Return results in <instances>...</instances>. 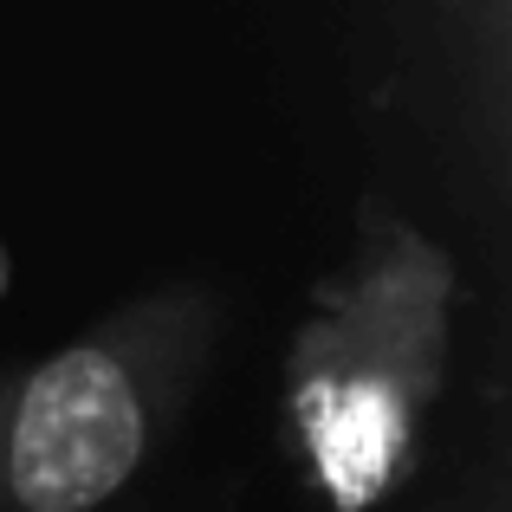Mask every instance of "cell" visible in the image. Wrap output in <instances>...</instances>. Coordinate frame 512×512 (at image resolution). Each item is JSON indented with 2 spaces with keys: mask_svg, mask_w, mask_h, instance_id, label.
Returning <instances> with one entry per match:
<instances>
[{
  "mask_svg": "<svg viewBox=\"0 0 512 512\" xmlns=\"http://www.w3.org/2000/svg\"><path fill=\"white\" fill-rule=\"evenodd\" d=\"M454 325V260L389 214L363 208V240L312 292L286 357L299 461L331 512H376L422 461Z\"/></svg>",
  "mask_w": 512,
  "mask_h": 512,
  "instance_id": "6da1fadb",
  "label": "cell"
},
{
  "mask_svg": "<svg viewBox=\"0 0 512 512\" xmlns=\"http://www.w3.org/2000/svg\"><path fill=\"white\" fill-rule=\"evenodd\" d=\"M214 292L169 286L0 376V512H98L156 461L214 344Z\"/></svg>",
  "mask_w": 512,
  "mask_h": 512,
  "instance_id": "7a4b0ae2",
  "label": "cell"
}]
</instances>
